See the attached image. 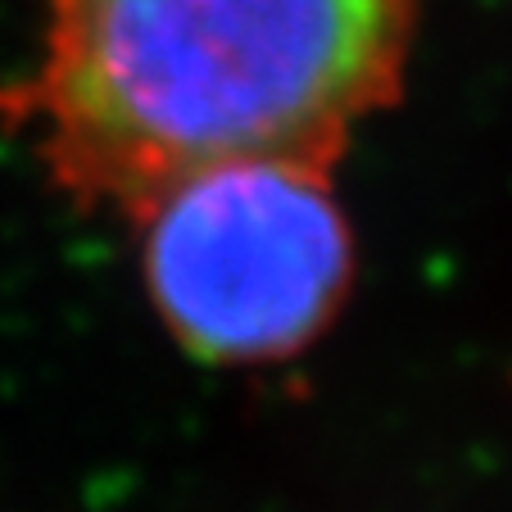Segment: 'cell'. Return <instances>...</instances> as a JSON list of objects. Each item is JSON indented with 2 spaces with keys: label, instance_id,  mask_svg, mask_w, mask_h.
I'll use <instances>...</instances> for the list:
<instances>
[{
  "label": "cell",
  "instance_id": "cell-1",
  "mask_svg": "<svg viewBox=\"0 0 512 512\" xmlns=\"http://www.w3.org/2000/svg\"><path fill=\"white\" fill-rule=\"evenodd\" d=\"M422 0H46L0 123L82 209L141 213L204 168H336L404 96Z\"/></svg>",
  "mask_w": 512,
  "mask_h": 512
},
{
  "label": "cell",
  "instance_id": "cell-2",
  "mask_svg": "<svg viewBox=\"0 0 512 512\" xmlns=\"http://www.w3.org/2000/svg\"><path fill=\"white\" fill-rule=\"evenodd\" d=\"M132 223L155 318L213 368L304 354L354 290V227L331 168L318 164L204 168L159 191Z\"/></svg>",
  "mask_w": 512,
  "mask_h": 512
}]
</instances>
